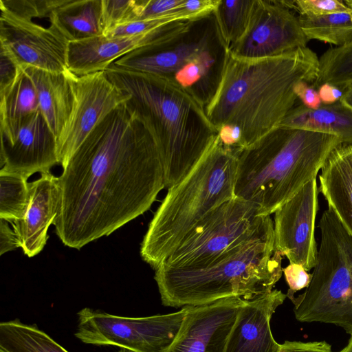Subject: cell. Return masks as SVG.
Instances as JSON below:
<instances>
[{
  "instance_id": "cell-36",
  "label": "cell",
  "mask_w": 352,
  "mask_h": 352,
  "mask_svg": "<svg viewBox=\"0 0 352 352\" xmlns=\"http://www.w3.org/2000/svg\"><path fill=\"white\" fill-rule=\"evenodd\" d=\"M20 69L10 55L0 47V93L8 89L15 80Z\"/></svg>"
},
{
  "instance_id": "cell-45",
  "label": "cell",
  "mask_w": 352,
  "mask_h": 352,
  "mask_svg": "<svg viewBox=\"0 0 352 352\" xmlns=\"http://www.w3.org/2000/svg\"><path fill=\"white\" fill-rule=\"evenodd\" d=\"M0 352H7L6 351H5L4 349L0 348Z\"/></svg>"
},
{
  "instance_id": "cell-8",
  "label": "cell",
  "mask_w": 352,
  "mask_h": 352,
  "mask_svg": "<svg viewBox=\"0 0 352 352\" xmlns=\"http://www.w3.org/2000/svg\"><path fill=\"white\" fill-rule=\"evenodd\" d=\"M272 228L270 215L261 216L255 204L234 197L203 218L160 265L204 268L230 249Z\"/></svg>"
},
{
  "instance_id": "cell-14",
  "label": "cell",
  "mask_w": 352,
  "mask_h": 352,
  "mask_svg": "<svg viewBox=\"0 0 352 352\" xmlns=\"http://www.w3.org/2000/svg\"><path fill=\"white\" fill-rule=\"evenodd\" d=\"M318 192L316 179H313L274 212L275 248L289 263L301 265L307 272L314 268L318 258L315 222Z\"/></svg>"
},
{
  "instance_id": "cell-7",
  "label": "cell",
  "mask_w": 352,
  "mask_h": 352,
  "mask_svg": "<svg viewBox=\"0 0 352 352\" xmlns=\"http://www.w3.org/2000/svg\"><path fill=\"white\" fill-rule=\"evenodd\" d=\"M227 52L212 13L195 20L175 41L134 50L110 66L164 78L205 107L219 85Z\"/></svg>"
},
{
  "instance_id": "cell-2",
  "label": "cell",
  "mask_w": 352,
  "mask_h": 352,
  "mask_svg": "<svg viewBox=\"0 0 352 352\" xmlns=\"http://www.w3.org/2000/svg\"><path fill=\"white\" fill-rule=\"evenodd\" d=\"M318 67L319 58L307 46L258 59L228 51L217 89L205 107L206 116L217 132L223 125L239 127L240 149L248 147L280 125L298 99L296 85L314 83Z\"/></svg>"
},
{
  "instance_id": "cell-10",
  "label": "cell",
  "mask_w": 352,
  "mask_h": 352,
  "mask_svg": "<svg viewBox=\"0 0 352 352\" xmlns=\"http://www.w3.org/2000/svg\"><path fill=\"white\" fill-rule=\"evenodd\" d=\"M190 307L171 314L137 318L85 307L77 313L74 336L88 344L115 346L131 352H167Z\"/></svg>"
},
{
  "instance_id": "cell-9",
  "label": "cell",
  "mask_w": 352,
  "mask_h": 352,
  "mask_svg": "<svg viewBox=\"0 0 352 352\" xmlns=\"http://www.w3.org/2000/svg\"><path fill=\"white\" fill-rule=\"evenodd\" d=\"M309 285L290 300L297 320L342 327L352 337V241L322 240Z\"/></svg>"
},
{
  "instance_id": "cell-35",
  "label": "cell",
  "mask_w": 352,
  "mask_h": 352,
  "mask_svg": "<svg viewBox=\"0 0 352 352\" xmlns=\"http://www.w3.org/2000/svg\"><path fill=\"white\" fill-rule=\"evenodd\" d=\"M283 273L289 286L286 295L289 299L294 296L296 292L307 288L312 278V274L308 273L301 265L296 263H289L283 268Z\"/></svg>"
},
{
  "instance_id": "cell-17",
  "label": "cell",
  "mask_w": 352,
  "mask_h": 352,
  "mask_svg": "<svg viewBox=\"0 0 352 352\" xmlns=\"http://www.w3.org/2000/svg\"><path fill=\"white\" fill-rule=\"evenodd\" d=\"M58 164L57 139L40 110L25 120L12 144L1 143V170L29 178Z\"/></svg>"
},
{
  "instance_id": "cell-15",
  "label": "cell",
  "mask_w": 352,
  "mask_h": 352,
  "mask_svg": "<svg viewBox=\"0 0 352 352\" xmlns=\"http://www.w3.org/2000/svg\"><path fill=\"white\" fill-rule=\"evenodd\" d=\"M194 21H175L136 36L108 38L102 35L69 42L67 69L78 76L105 71L116 60L134 50L175 41Z\"/></svg>"
},
{
  "instance_id": "cell-28",
  "label": "cell",
  "mask_w": 352,
  "mask_h": 352,
  "mask_svg": "<svg viewBox=\"0 0 352 352\" xmlns=\"http://www.w3.org/2000/svg\"><path fill=\"white\" fill-rule=\"evenodd\" d=\"M26 177L0 170V219L8 223L22 219L30 204Z\"/></svg>"
},
{
  "instance_id": "cell-38",
  "label": "cell",
  "mask_w": 352,
  "mask_h": 352,
  "mask_svg": "<svg viewBox=\"0 0 352 352\" xmlns=\"http://www.w3.org/2000/svg\"><path fill=\"white\" fill-rule=\"evenodd\" d=\"M294 91L297 98L300 99L302 104L309 109H317L322 105L318 92L309 83L305 81L298 82Z\"/></svg>"
},
{
  "instance_id": "cell-43",
  "label": "cell",
  "mask_w": 352,
  "mask_h": 352,
  "mask_svg": "<svg viewBox=\"0 0 352 352\" xmlns=\"http://www.w3.org/2000/svg\"><path fill=\"white\" fill-rule=\"evenodd\" d=\"M345 4L351 9L352 10V0H345L344 1Z\"/></svg>"
},
{
  "instance_id": "cell-39",
  "label": "cell",
  "mask_w": 352,
  "mask_h": 352,
  "mask_svg": "<svg viewBox=\"0 0 352 352\" xmlns=\"http://www.w3.org/2000/svg\"><path fill=\"white\" fill-rule=\"evenodd\" d=\"M8 222L0 219V254L12 251L18 248L16 236L13 229L10 228Z\"/></svg>"
},
{
  "instance_id": "cell-12",
  "label": "cell",
  "mask_w": 352,
  "mask_h": 352,
  "mask_svg": "<svg viewBox=\"0 0 352 352\" xmlns=\"http://www.w3.org/2000/svg\"><path fill=\"white\" fill-rule=\"evenodd\" d=\"M291 10L280 1L256 0L245 34L228 51L238 58L258 59L306 47L309 41Z\"/></svg>"
},
{
  "instance_id": "cell-33",
  "label": "cell",
  "mask_w": 352,
  "mask_h": 352,
  "mask_svg": "<svg viewBox=\"0 0 352 352\" xmlns=\"http://www.w3.org/2000/svg\"><path fill=\"white\" fill-rule=\"evenodd\" d=\"M286 8L296 10L300 15L321 16L351 10L343 1L296 0L280 1Z\"/></svg>"
},
{
  "instance_id": "cell-40",
  "label": "cell",
  "mask_w": 352,
  "mask_h": 352,
  "mask_svg": "<svg viewBox=\"0 0 352 352\" xmlns=\"http://www.w3.org/2000/svg\"><path fill=\"white\" fill-rule=\"evenodd\" d=\"M322 104H330L340 100L343 90L333 85L324 83L318 87Z\"/></svg>"
},
{
  "instance_id": "cell-27",
  "label": "cell",
  "mask_w": 352,
  "mask_h": 352,
  "mask_svg": "<svg viewBox=\"0 0 352 352\" xmlns=\"http://www.w3.org/2000/svg\"><path fill=\"white\" fill-rule=\"evenodd\" d=\"M255 2L256 0H219L213 14L228 50L245 34Z\"/></svg>"
},
{
  "instance_id": "cell-20",
  "label": "cell",
  "mask_w": 352,
  "mask_h": 352,
  "mask_svg": "<svg viewBox=\"0 0 352 352\" xmlns=\"http://www.w3.org/2000/svg\"><path fill=\"white\" fill-rule=\"evenodd\" d=\"M319 180L328 208L352 238V145L342 144L331 151Z\"/></svg>"
},
{
  "instance_id": "cell-11",
  "label": "cell",
  "mask_w": 352,
  "mask_h": 352,
  "mask_svg": "<svg viewBox=\"0 0 352 352\" xmlns=\"http://www.w3.org/2000/svg\"><path fill=\"white\" fill-rule=\"evenodd\" d=\"M74 94L70 116L57 138L59 164L63 168L94 128L130 96L113 83L106 72L78 76L70 72Z\"/></svg>"
},
{
  "instance_id": "cell-21",
  "label": "cell",
  "mask_w": 352,
  "mask_h": 352,
  "mask_svg": "<svg viewBox=\"0 0 352 352\" xmlns=\"http://www.w3.org/2000/svg\"><path fill=\"white\" fill-rule=\"evenodd\" d=\"M36 91L39 110L56 139L72 111L74 94L70 72L56 73L33 67H21Z\"/></svg>"
},
{
  "instance_id": "cell-4",
  "label": "cell",
  "mask_w": 352,
  "mask_h": 352,
  "mask_svg": "<svg viewBox=\"0 0 352 352\" xmlns=\"http://www.w3.org/2000/svg\"><path fill=\"white\" fill-rule=\"evenodd\" d=\"M336 135L278 126L250 146L234 151L237 160L234 197L271 215L316 176L331 151Z\"/></svg>"
},
{
  "instance_id": "cell-13",
  "label": "cell",
  "mask_w": 352,
  "mask_h": 352,
  "mask_svg": "<svg viewBox=\"0 0 352 352\" xmlns=\"http://www.w3.org/2000/svg\"><path fill=\"white\" fill-rule=\"evenodd\" d=\"M0 47L19 67L64 73L67 69L69 41L52 25L44 28L17 17L0 7Z\"/></svg>"
},
{
  "instance_id": "cell-42",
  "label": "cell",
  "mask_w": 352,
  "mask_h": 352,
  "mask_svg": "<svg viewBox=\"0 0 352 352\" xmlns=\"http://www.w3.org/2000/svg\"><path fill=\"white\" fill-rule=\"evenodd\" d=\"M339 352H352V337L350 338L348 344Z\"/></svg>"
},
{
  "instance_id": "cell-37",
  "label": "cell",
  "mask_w": 352,
  "mask_h": 352,
  "mask_svg": "<svg viewBox=\"0 0 352 352\" xmlns=\"http://www.w3.org/2000/svg\"><path fill=\"white\" fill-rule=\"evenodd\" d=\"M278 352H333L331 345L326 341L303 342L285 341L280 344Z\"/></svg>"
},
{
  "instance_id": "cell-6",
  "label": "cell",
  "mask_w": 352,
  "mask_h": 352,
  "mask_svg": "<svg viewBox=\"0 0 352 352\" xmlns=\"http://www.w3.org/2000/svg\"><path fill=\"white\" fill-rule=\"evenodd\" d=\"M237 160L217 134L190 171L168 192L140 246L142 258L156 270L207 214L234 197Z\"/></svg>"
},
{
  "instance_id": "cell-26",
  "label": "cell",
  "mask_w": 352,
  "mask_h": 352,
  "mask_svg": "<svg viewBox=\"0 0 352 352\" xmlns=\"http://www.w3.org/2000/svg\"><path fill=\"white\" fill-rule=\"evenodd\" d=\"M300 26L308 39L342 46L352 40V10L321 16L299 15Z\"/></svg>"
},
{
  "instance_id": "cell-23",
  "label": "cell",
  "mask_w": 352,
  "mask_h": 352,
  "mask_svg": "<svg viewBox=\"0 0 352 352\" xmlns=\"http://www.w3.org/2000/svg\"><path fill=\"white\" fill-rule=\"evenodd\" d=\"M38 110L34 86L20 67L14 82L0 93L1 143L12 144L25 120Z\"/></svg>"
},
{
  "instance_id": "cell-19",
  "label": "cell",
  "mask_w": 352,
  "mask_h": 352,
  "mask_svg": "<svg viewBox=\"0 0 352 352\" xmlns=\"http://www.w3.org/2000/svg\"><path fill=\"white\" fill-rule=\"evenodd\" d=\"M30 204L24 217L11 223L17 246L31 258L39 254L48 239L47 230L57 215L58 177L50 171L29 183Z\"/></svg>"
},
{
  "instance_id": "cell-18",
  "label": "cell",
  "mask_w": 352,
  "mask_h": 352,
  "mask_svg": "<svg viewBox=\"0 0 352 352\" xmlns=\"http://www.w3.org/2000/svg\"><path fill=\"white\" fill-rule=\"evenodd\" d=\"M286 298L281 290L272 289L244 300L224 352H278L280 344L273 337L270 320Z\"/></svg>"
},
{
  "instance_id": "cell-1",
  "label": "cell",
  "mask_w": 352,
  "mask_h": 352,
  "mask_svg": "<svg viewBox=\"0 0 352 352\" xmlns=\"http://www.w3.org/2000/svg\"><path fill=\"white\" fill-rule=\"evenodd\" d=\"M58 177L55 233L77 250L144 214L166 188L155 140L126 102L94 128Z\"/></svg>"
},
{
  "instance_id": "cell-30",
  "label": "cell",
  "mask_w": 352,
  "mask_h": 352,
  "mask_svg": "<svg viewBox=\"0 0 352 352\" xmlns=\"http://www.w3.org/2000/svg\"><path fill=\"white\" fill-rule=\"evenodd\" d=\"M141 7L142 0H102L104 34L117 25L138 20Z\"/></svg>"
},
{
  "instance_id": "cell-5",
  "label": "cell",
  "mask_w": 352,
  "mask_h": 352,
  "mask_svg": "<svg viewBox=\"0 0 352 352\" xmlns=\"http://www.w3.org/2000/svg\"><path fill=\"white\" fill-rule=\"evenodd\" d=\"M283 255L274 245V228L222 254L206 267L155 270L162 304L179 308L221 298L250 300L270 292L283 274Z\"/></svg>"
},
{
  "instance_id": "cell-3",
  "label": "cell",
  "mask_w": 352,
  "mask_h": 352,
  "mask_svg": "<svg viewBox=\"0 0 352 352\" xmlns=\"http://www.w3.org/2000/svg\"><path fill=\"white\" fill-rule=\"evenodd\" d=\"M109 79L130 96L126 102L152 135L162 163L165 187L181 181L218 134L205 107L162 77L110 66Z\"/></svg>"
},
{
  "instance_id": "cell-24",
  "label": "cell",
  "mask_w": 352,
  "mask_h": 352,
  "mask_svg": "<svg viewBox=\"0 0 352 352\" xmlns=\"http://www.w3.org/2000/svg\"><path fill=\"white\" fill-rule=\"evenodd\" d=\"M50 20L69 42L104 34L102 0H67L52 12Z\"/></svg>"
},
{
  "instance_id": "cell-34",
  "label": "cell",
  "mask_w": 352,
  "mask_h": 352,
  "mask_svg": "<svg viewBox=\"0 0 352 352\" xmlns=\"http://www.w3.org/2000/svg\"><path fill=\"white\" fill-rule=\"evenodd\" d=\"M184 1L142 0L141 10L138 20L158 18L182 12V8Z\"/></svg>"
},
{
  "instance_id": "cell-25",
  "label": "cell",
  "mask_w": 352,
  "mask_h": 352,
  "mask_svg": "<svg viewBox=\"0 0 352 352\" xmlns=\"http://www.w3.org/2000/svg\"><path fill=\"white\" fill-rule=\"evenodd\" d=\"M0 348L7 352H69L35 324L18 318L0 323Z\"/></svg>"
},
{
  "instance_id": "cell-22",
  "label": "cell",
  "mask_w": 352,
  "mask_h": 352,
  "mask_svg": "<svg viewBox=\"0 0 352 352\" xmlns=\"http://www.w3.org/2000/svg\"><path fill=\"white\" fill-rule=\"evenodd\" d=\"M279 126L333 135L352 145V108L340 101L317 109L296 106Z\"/></svg>"
},
{
  "instance_id": "cell-16",
  "label": "cell",
  "mask_w": 352,
  "mask_h": 352,
  "mask_svg": "<svg viewBox=\"0 0 352 352\" xmlns=\"http://www.w3.org/2000/svg\"><path fill=\"white\" fill-rule=\"evenodd\" d=\"M243 302L232 296L191 306L167 352H224Z\"/></svg>"
},
{
  "instance_id": "cell-44",
  "label": "cell",
  "mask_w": 352,
  "mask_h": 352,
  "mask_svg": "<svg viewBox=\"0 0 352 352\" xmlns=\"http://www.w3.org/2000/svg\"><path fill=\"white\" fill-rule=\"evenodd\" d=\"M118 352H131V351L124 349H121L120 350L118 351Z\"/></svg>"
},
{
  "instance_id": "cell-31",
  "label": "cell",
  "mask_w": 352,
  "mask_h": 352,
  "mask_svg": "<svg viewBox=\"0 0 352 352\" xmlns=\"http://www.w3.org/2000/svg\"><path fill=\"white\" fill-rule=\"evenodd\" d=\"M196 20L185 12L175 13L162 17L137 20L117 25L103 35L108 38L132 36L145 34L162 26L179 21Z\"/></svg>"
},
{
  "instance_id": "cell-32",
  "label": "cell",
  "mask_w": 352,
  "mask_h": 352,
  "mask_svg": "<svg viewBox=\"0 0 352 352\" xmlns=\"http://www.w3.org/2000/svg\"><path fill=\"white\" fill-rule=\"evenodd\" d=\"M67 0H0V7L14 16L32 21L34 18L49 17Z\"/></svg>"
},
{
  "instance_id": "cell-41",
  "label": "cell",
  "mask_w": 352,
  "mask_h": 352,
  "mask_svg": "<svg viewBox=\"0 0 352 352\" xmlns=\"http://www.w3.org/2000/svg\"><path fill=\"white\" fill-rule=\"evenodd\" d=\"M340 101L352 108V83L344 87Z\"/></svg>"
},
{
  "instance_id": "cell-29",
  "label": "cell",
  "mask_w": 352,
  "mask_h": 352,
  "mask_svg": "<svg viewBox=\"0 0 352 352\" xmlns=\"http://www.w3.org/2000/svg\"><path fill=\"white\" fill-rule=\"evenodd\" d=\"M328 83L340 88L352 83V40L327 50L319 58L317 78L313 87Z\"/></svg>"
}]
</instances>
